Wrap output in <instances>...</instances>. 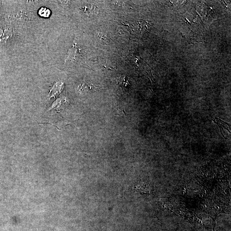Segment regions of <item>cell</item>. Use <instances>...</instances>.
Returning a JSON list of instances; mask_svg holds the SVG:
<instances>
[{"label": "cell", "instance_id": "2", "mask_svg": "<svg viewBox=\"0 0 231 231\" xmlns=\"http://www.w3.org/2000/svg\"><path fill=\"white\" fill-rule=\"evenodd\" d=\"M38 14L40 16L44 17V18H48L50 16L51 12L49 9L46 8V7H43L39 9Z\"/></svg>", "mask_w": 231, "mask_h": 231}, {"label": "cell", "instance_id": "1", "mask_svg": "<svg viewBox=\"0 0 231 231\" xmlns=\"http://www.w3.org/2000/svg\"><path fill=\"white\" fill-rule=\"evenodd\" d=\"M61 84L59 82H56L53 84L52 88L50 90L49 95H51V97L54 96L56 95L58 93L60 92L61 90Z\"/></svg>", "mask_w": 231, "mask_h": 231}]
</instances>
